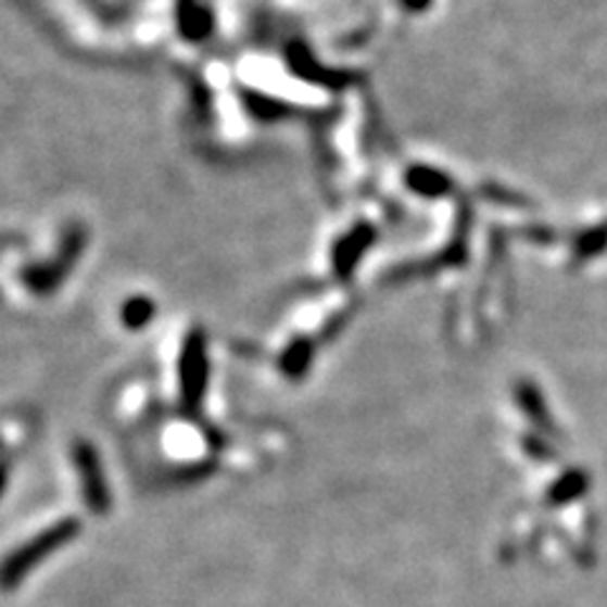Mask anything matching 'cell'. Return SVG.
<instances>
[{
  "mask_svg": "<svg viewBox=\"0 0 607 607\" xmlns=\"http://www.w3.org/2000/svg\"><path fill=\"white\" fill-rule=\"evenodd\" d=\"M76 534V521H61V524H53L51 529H46L43 534H38L28 544H23L21 549H15L13 555H8L0 565V587L11 590L15 582L26 578V574L34 570L36 562H41L56 552L61 544L72 540Z\"/></svg>",
  "mask_w": 607,
  "mask_h": 607,
  "instance_id": "obj_1",
  "label": "cell"
},
{
  "mask_svg": "<svg viewBox=\"0 0 607 607\" xmlns=\"http://www.w3.org/2000/svg\"><path fill=\"white\" fill-rule=\"evenodd\" d=\"M148 314H150L148 302H132V306H127L125 319H127V325H129V327H140V321L144 325V319H148Z\"/></svg>",
  "mask_w": 607,
  "mask_h": 607,
  "instance_id": "obj_4",
  "label": "cell"
},
{
  "mask_svg": "<svg viewBox=\"0 0 607 607\" xmlns=\"http://www.w3.org/2000/svg\"><path fill=\"white\" fill-rule=\"evenodd\" d=\"M74 458H76V468H79L84 479V494H87L89 506L94 511H106V506H110V494H106L104 476H102V468H99L94 451L89 448V443H76Z\"/></svg>",
  "mask_w": 607,
  "mask_h": 607,
  "instance_id": "obj_2",
  "label": "cell"
},
{
  "mask_svg": "<svg viewBox=\"0 0 607 607\" xmlns=\"http://www.w3.org/2000/svg\"><path fill=\"white\" fill-rule=\"evenodd\" d=\"M186 385H182V390H186V397H188V405H195L198 403V397H201V393L205 390V359L201 355V347H193V352H190V357H188V363H186Z\"/></svg>",
  "mask_w": 607,
  "mask_h": 607,
  "instance_id": "obj_3",
  "label": "cell"
},
{
  "mask_svg": "<svg viewBox=\"0 0 607 607\" xmlns=\"http://www.w3.org/2000/svg\"><path fill=\"white\" fill-rule=\"evenodd\" d=\"M3 486H5V464H0V494H3Z\"/></svg>",
  "mask_w": 607,
  "mask_h": 607,
  "instance_id": "obj_5",
  "label": "cell"
}]
</instances>
